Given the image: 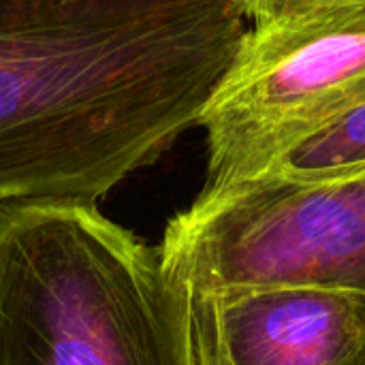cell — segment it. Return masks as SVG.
<instances>
[{
  "mask_svg": "<svg viewBox=\"0 0 365 365\" xmlns=\"http://www.w3.org/2000/svg\"><path fill=\"white\" fill-rule=\"evenodd\" d=\"M237 0H0V205L98 201L154 165L246 34Z\"/></svg>",
  "mask_w": 365,
  "mask_h": 365,
  "instance_id": "6da1fadb",
  "label": "cell"
},
{
  "mask_svg": "<svg viewBox=\"0 0 365 365\" xmlns=\"http://www.w3.org/2000/svg\"><path fill=\"white\" fill-rule=\"evenodd\" d=\"M0 365H192L188 291L94 201L4 203Z\"/></svg>",
  "mask_w": 365,
  "mask_h": 365,
  "instance_id": "7a4b0ae2",
  "label": "cell"
},
{
  "mask_svg": "<svg viewBox=\"0 0 365 365\" xmlns=\"http://www.w3.org/2000/svg\"><path fill=\"white\" fill-rule=\"evenodd\" d=\"M158 248L190 291L310 284L365 293V167L205 184L167 222Z\"/></svg>",
  "mask_w": 365,
  "mask_h": 365,
  "instance_id": "3957f363",
  "label": "cell"
},
{
  "mask_svg": "<svg viewBox=\"0 0 365 365\" xmlns=\"http://www.w3.org/2000/svg\"><path fill=\"white\" fill-rule=\"evenodd\" d=\"M365 98V4L255 24L205 105L207 184L267 173L293 143Z\"/></svg>",
  "mask_w": 365,
  "mask_h": 365,
  "instance_id": "277c9868",
  "label": "cell"
},
{
  "mask_svg": "<svg viewBox=\"0 0 365 365\" xmlns=\"http://www.w3.org/2000/svg\"><path fill=\"white\" fill-rule=\"evenodd\" d=\"M186 291L192 365H365V293L310 284Z\"/></svg>",
  "mask_w": 365,
  "mask_h": 365,
  "instance_id": "5b68a950",
  "label": "cell"
},
{
  "mask_svg": "<svg viewBox=\"0 0 365 365\" xmlns=\"http://www.w3.org/2000/svg\"><path fill=\"white\" fill-rule=\"evenodd\" d=\"M361 167H365V98L284 150L267 173L314 180Z\"/></svg>",
  "mask_w": 365,
  "mask_h": 365,
  "instance_id": "8992f818",
  "label": "cell"
},
{
  "mask_svg": "<svg viewBox=\"0 0 365 365\" xmlns=\"http://www.w3.org/2000/svg\"><path fill=\"white\" fill-rule=\"evenodd\" d=\"M244 17L255 24H265L278 17L306 13L325 6H342V4H365V0H237Z\"/></svg>",
  "mask_w": 365,
  "mask_h": 365,
  "instance_id": "52a82bcc",
  "label": "cell"
}]
</instances>
